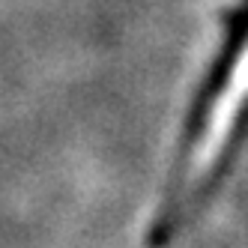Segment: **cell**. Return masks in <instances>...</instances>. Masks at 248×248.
<instances>
[{
	"mask_svg": "<svg viewBox=\"0 0 248 248\" xmlns=\"http://www.w3.org/2000/svg\"><path fill=\"white\" fill-rule=\"evenodd\" d=\"M248 126V21L230 42L216 75L194 108L183 138L176 168L165 201L155 212V224L165 233L186 227L221 180L239 138Z\"/></svg>",
	"mask_w": 248,
	"mask_h": 248,
	"instance_id": "cell-1",
	"label": "cell"
}]
</instances>
